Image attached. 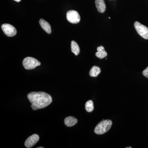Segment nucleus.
<instances>
[{"label":"nucleus","mask_w":148,"mask_h":148,"mask_svg":"<svg viewBox=\"0 0 148 148\" xmlns=\"http://www.w3.org/2000/svg\"><path fill=\"white\" fill-rule=\"evenodd\" d=\"M77 120L73 116H69L66 117L64 120V123L66 126L68 127H72L77 123Z\"/></svg>","instance_id":"9d476101"},{"label":"nucleus","mask_w":148,"mask_h":148,"mask_svg":"<svg viewBox=\"0 0 148 148\" xmlns=\"http://www.w3.org/2000/svg\"></svg>","instance_id":"aec40b11"},{"label":"nucleus","mask_w":148,"mask_h":148,"mask_svg":"<svg viewBox=\"0 0 148 148\" xmlns=\"http://www.w3.org/2000/svg\"><path fill=\"white\" fill-rule=\"evenodd\" d=\"M95 6L99 12L104 13L106 10V5L104 0H95Z\"/></svg>","instance_id":"6e6552de"},{"label":"nucleus","mask_w":148,"mask_h":148,"mask_svg":"<svg viewBox=\"0 0 148 148\" xmlns=\"http://www.w3.org/2000/svg\"><path fill=\"white\" fill-rule=\"evenodd\" d=\"M66 17L68 21L72 24H77L80 21L79 14L75 10H69L67 12Z\"/></svg>","instance_id":"39448f33"},{"label":"nucleus","mask_w":148,"mask_h":148,"mask_svg":"<svg viewBox=\"0 0 148 148\" xmlns=\"http://www.w3.org/2000/svg\"><path fill=\"white\" fill-rule=\"evenodd\" d=\"M34 110L45 108L52 103V97L44 92H32L27 95Z\"/></svg>","instance_id":"f257e3e1"},{"label":"nucleus","mask_w":148,"mask_h":148,"mask_svg":"<svg viewBox=\"0 0 148 148\" xmlns=\"http://www.w3.org/2000/svg\"><path fill=\"white\" fill-rule=\"evenodd\" d=\"M143 74L144 76L148 78V67L143 71Z\"/></svg>","instance_id":"2eb2a0df"},{"label":"nucleus","mask_w":148,"mask_h":148,"mask_svg":"<svg viewBox=\"0 0 148 148\" xmlns=\"http://www.w3.org/2000/svg\"><path fill=\"white\" fill-rule=\"evenodd\" d=\"M44 147H38V148H43Z\"/></svg>","instance_id":"f3484780"},{"label":"nucleus","mask_w":148,"mask_h":148,"mask_svg":"<svg viewBox=\"0 0 148 148\" xmlns=\"http://www.w3.org/2000/svg\"><path fill=\"white\" fill-rule=\"evenodd\" d=\"M15 1L17 2H19L21 1V0H14Z\"/></svg>","instance_id":"dca6fc26"},{"label":"nucleus","mask_w":148,"mask_h":148,"mask_svg":"<svg viewBox=\"0 0 148 148\" xmlns=\"http://www.w3.org/2000/svg\"><path fill=\"white\" fill-rule=\"evenodd\" d=\"M97 49L98 51L95 53V56L98 58L100 59H103L106 57L108 55V53L105 51V48L103 46L99 47L97 48Z\"/></svg>","instance_id":"9b49d317"},{"label":"nucleus","mask_w":148,"mask_h":148,"mask_svg":"<svg viewBox=\"0 0 148 148\" xmlns=\"http://www.w3.org/2000/svg\"><path fill=\"white\" fill-rule=\"evenodd\" d=\"M39 136L37 134H34L30 136L25 141L24 145L26 147L30 148L35 145L39 140Z\"/></svg>","instance_id":"0eeeda50"},{"label":"nucleus","mask_w":148,"mask_h":148,"mask_svg":"<svg viewBox=\"0 0 148 148\" xmlns=\"http://www.w3.org/2000/svg\"><path fill=\"white\" fill-rule=\"evenodd\" d=\"M131 148L132 147H126V148Z\"/></svg>","instance_id":"a211bd4d"},{"label":"nucleus","mask_w":148,"mask_h":148,"mask_svg":"<svg viewBox=\"0 0 148 148\" xmlns=\"http://www.w3.org/2000/svg\"><path fill=\"white\" fill-rule=\"evenodd\" d=\"M109 18H110V17H109Z\"/></svg>","instance_id":"6ab92c4d"},{"label":"nucleus","mask_w":148,"mask_h":148,"mask_svg":"<svg viewBox=\"0 0 148 148\" xmlns=\"http://www.w3.org/2000/svg\"><path fill=\"white\" fill-rule=\"evenodd\" d=\"M112 122L110 120H105L100 122L95 127L94 132L97 135H102L108 131L112 127Z\"/></svg>","instance_id":"f03ea898"},{"label":"nucleus","mask_w":148,"mask_h":148,"mask_svg":"<svg viewBox=\"0 0 148 148\" xmlns=\"http://www.w3.org/2000/svg\"><path fill=\"white\" fill-rule=\"evenodd\" d=\"M101 73V69L99 67L94 66L90 69L89 75L90 77H96Z\"/></svg>","instance_id":"f8f14e48"},{"label":"nucleus","mask_w":148,"mask_h":148,"mask_svg":"<svg viewBox=\"0 0 148 148\" xmlns=\"http://www.w3.org/2000/svg\"><path fill=\"white\" fill-rule=\"evenodd\" d=\"M134 27L135 30L141 37L145 39H148V27L141 24L138 21H135L134 23Z\"/></svg>","instance_id":"20e7f679"},{"label":"nucleus","mask_w":148,"mask_h":148,"mask_svg":"<svg viewBox=\"0 0 148 148\" xmlns=\"http://www.w3.org/2000/svg\"><path fill=\"white\" fill-rule=\"evenodd\" d=\"M71 50L76 56H77L79 54L80 52V48L78 45L75 41H72L71 43Z\"/></svg>","instance_id":"ddd939ff"},{"label":"nucleus","mask_w":148,"mask_h":148,"mask_svg":"<svg viewBox=\"0 0 148 148\" xmlns=\"http://www.w3.org/2000/svg\"><path fill=\"white\" fill-rule=\"evenodd\" d=\"M22 63L24 68L27 70L34 69L41 65V63L38 60L31 57H27L24 58Z\"/></svg>","instance_id":"7ed1b4c3"},{"label":"nucleus","mask_w":148,"mask_h":148,"mask_svg":"<svg viewBox=\"0 0 148 148\" xmlns=\"http://www.w3.org/2000/svg\"><path fill=\"white\" fill-rule=\"evenodd\" d=\"M39 24L42 29L47 34H50L51 33V27L50 24L43 19H40Z\"/></svg>","instance_id":"1a4fd4ad"},{"label":"nucleus","mask_w":148,"mask_h":148,"mask_svg":"<svg viewBox=\"0 0 148 148\" xmlns=\"http://www.w3.org/2000/svg\"><path fill=\"white\" fill-rule=\"evenodd\" d=\"M94 105L92 101H88L85 104V109L88 112H91L94 110Z\"/></svg>","instance_id":"4468645a"},{"label":"nucleus","mask_w":148,"mask_h":148,"mask_svg":"<svg viewBox=\"0 0 148 148\" xmlns=\"http://www.w3.org/2000/svg\"><path fill=\"white\" fill-rule=\"evenodd\" d=\"M2 29L5 35L8 37H13L16 35V30L15 27L8 24H3Z\"/></svg>","instance_id":"423d86ee"}]
</instances>
